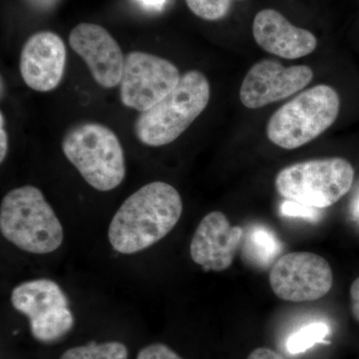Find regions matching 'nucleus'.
I'll return each instance as SVG.
<instances>
[{"mask_svg": "<svg viewBox=\"0 0 359 359\" xmlns=\"http://www.w3.org/2000/svg\"><path fill=\"white\" fill-rule=\"evenodd\" d=\"M182 212L183 201L178 191L165 182H152L129 196L115 212L108 240L120 254H137L166 237Z\"/></svg>", "mask_w": 359, "mask_h": 359, "instance_id": "f257e3e1", "label": "nucleus"}, {"mask_svg": "<svg viewBox=\"0 0 359 359\" xmlns=\"http://www.w3.org/2000/svg\"><path fill=\"white\" fill-rule=\"evenodd\" d=\"M0 231L18 249L35 255L55 252L62 245V224L43 194L34 186L9 191L0 205Z\"/></svg>", "mask_w": 359, "mask_h": 359, "instance_id": "f03ea898", "label": "nucleus"}, {"mask_svg": "<svg viewBox=\"0 0 359 359\" xmlns=\"http://www.w3.org/2000/svg\"><path fill=\"white\" fill-rule=\"evenodd\" d=\"M210 98L208 78L200 71H188L173 91L140 113L134 124L137 139L150 147L173 143L204 112Z\"/></svg>", "mask_w": 359, "mask_h": 359, "instance_id": "7ed1b4c3", "label": "nucleus"}, {"mask_svg": "<svg viewBox=\"0 0 359 359\" xmlns=\"http://www.w3.org/2000/svg\"><path fill=\"white\" fill-rule=\"evenodd\" d=\"M63 153L82 178L101 192L114 190L126 176L121 142L105 125L83 122L66 132Z\"/></svg>", "mask_w": 359, "mask_h": 359, "instance_id": "20e7f679", "label": "nucleus"}, {"mask_svg": "<svg viewBox=\"0 0 359 359\" xmlns=\"http://www.w3.org/2000/svg\"><path fill=\"white\" fill-rule=\"evenodd\" d=\"M340 98L334 87L320 84L283 104L271 115L266 136L285 150H294L325 133L337 119Z\"/></svg>", "mask_w": 359, "mask_h": 359, "instance_id": "39448f33", "label": "nucleus"}, {"mask_svg": "<svg viewBox=\"0 0 359 359\" xmlns=\"http://www.w3.org/2000/svg\"><path fill=\"white\" fill-rule=\"evenodd\" d=\"M354 181L353 165L344 158H325L295 163L283 168L275 185L283 198L323 209L339 202L351 191Z\"/></svg>", "mask_w": 359, "mask_h": 359, "instance_id": "423d86ee", "label": "nucleus"}, {"mask_svg": "<svg viewBox=\"0 0 359 359\" xmlns=\"http://www.w3.org/2000/svg\"><path fill=\"white\" fill-rule=\"evenodd\" d=\"M11 302L18 313L27 316L33 337L39 341H55L74 325L67 297L48 278L20 283L11 292Z\"/></svg>", "mask_w": 359, "mask_h": 359, "instance_id": "0eeeda50", "label": "nucleus"}, {"mask_svg": "<svg viewBox=\"0 0 359 359\" xmlns=\"http://www.w3.org/2000/svg\"><path fill=\"white\" fill-rule=\"evenodd\" d=\"M180 79V71L171 61L147 52H130L125 57L120 98L123 105L142 113L173 91Z\"/></svg>", "mask_w": 359, "mask_h": 359, "instance_id": "6e6552de", "label": "nucleus"}, {"mask_svg": "<svg viewBox=\"0 0 359 359\" xmlns=\"http://www.w3.org/2000/svg\"><path fill=\"white\" fill-rule=\"evenodd\" d=\"M269 285L283 301L314 302L330 292L334 273L327 259L320 255L289 252L278 257L271 266Z\"/></svg>", "mask_w": 359, "mask_h": 359, "instance_id": "1a4fd4ad", "label": "nucleus"}, {"mask_svg": "<svg viewBox=\"0 0 359 359\" xmlns=\"http://www.w3.org/2000/svg\"><path fill=\"white\" fill-rule=\"evenodd\" d=\"M313 78L309 66L285 67L278 61L263 59L250 67L243 80L241 102L249 109H259L299 93Z\"/></svg>", "mask_w": 359, "mask_h": 359, "instance_id": "9d476101", "label": "nucleus"}, {"mask_svg": "<svg viewBox=\"0 0 359 359\" xmlns=\"http://www.w3.org/2000/svg\"><path fill=\"white\" fill-rule=\"evenodd\" d=\"M69 44L88 66L97 83L107 89L120 85L125 57L108 30L95 23H80L71 30Z\"/></svg>", "mask_w": 359, "mask_h": 359, "instance_id": "9b49d317", "label": "nucleus"}, {"mask_svg": "<svg viewBox=\"0 0 359 359\" xmlns=\"http://www.w3.org/2000/svg\"><path fill=\"white\" fill-rule=\"evenodd\" d=\"M244 235V229L231 226L224 212H209L196 229L190 256L205 271H226L233 264Z\"/></svg>", "mask_w": 359, "mask_h": 359, "instance_id": "f8f14e48", "label": "nucleus"}, {"mask_svg": "<svg viewBox=\"0 0 359 359\" xmlns=\"http://www.w3.org/2000/svg\"><path fill=\"white\" fill-rule=\"evenodd\" d=\"M66 60V45L58 34L52 32L35 33L26 40L21 50V77L35 91H52L62 81Z\"/></svg>", "mask_w": 359, "mask_h": 359, "instance_id": "ddd939ff", "label": "nucleus"}, {"mask_svg": "<svg viewBox=\"0 0 359 359\" xmlns=\"http://www.w3.org/2000/svg\"><path fill=\"white\" fill-rule=\"evenodd\" d=\"M252 35L264 51L290 60L308 56L318 47L313 33L292 25L276 9H263L256 14Z\"/></svg>", "mask_w": 359, "mask_h": 359, "instance_id": "4468645a", "label": "nucleus"}, {"mask_svg": "<svg viewBox=\"0 0 359 359\" xmlns=\"http://www.w3.org/2000/svg\"><path fill=\"white\" fill-rule=\"evenodd\" d=\"M60 359H128V349L119 341L103 344L93 341L86 346L68 349Z\"/></svg>", "mask_w": 359, "mask_h": 359, "instance_id": "2eb2a0df", "label": "nucleus"}, {"mask_svg": "<svg viewBox=\"0 0 359 359\" xmlns=\"http://www.w3.org/2000/svg\"><path fill=\"white\" fill-rule=\"evenodd\" d=\"M330 328L323 323H313L290 335L287 341V349L290 354L304 353L318 344H328L327 337Z\"/></svg>", "mask_w": 359, "mask_h": 359, "instance_id": "dca6fc26", "label": "nucleus"}, {"mask_svg": "<svg viewBox=\"0 0 359 359\" xmlns=\"http://www.w3.org/2000/svg\"><path fill=\"white\" fill-rule=\"evenodd\" d=\"M248 250L259 263L268 264L280 250V243L271 231L263 228L254 229L249 235Z\"/></svg>", "mask_w": 359, "mask_h": 359, "instance_id": "f3484780", "label": "nucleus"}, {"mask_svg": "<svg viewBox=\"0 0 359 359\" xmlns=\"http://www.w3.org/2000/svg\"><path fill=\"white\" fill-rule=\"evenodd\" d=\"M196 16L208 21L223 20L230 13L233 0H185Z\"/></svg>", "mask_w": 359, "mask_h": 359, "instance_id": "a211bd4d", "label": "nucleus"}, {"mask_svg": "<svg viewBox=\"0 0 359 359\" xmlns=\"http://www.w3.org/2000/svg\"><path fill=\"white\" fill-rule=\"evenodd\" d=\"M136 359H184L166 344H152L143 347Z\"/></svg>", "mask_w": 359, "mask_h": 359, "instance_id": "6ab92c4d", "label": "nucleus"}, {"mask_svg": "<svg viewBox=\"0 0 359 359\" xmlns=\"http://www.w3.org/2000/svg\"><path fill=\"white\" fill-rule=\"evenodd\" d=\"M283 212L287 216L302 217V218L311 219L316 217V212L313 208L306 207V205L297 204L294 202L285 203L283 205Z\"/></svg>", "mask_w": 359, "mask_h": 359, "instance_id": "aec40b11", "label": "nucleus"}, {"mask_svg": "<svg viewBox=\"0 0 359 359\" xmlns=\"http://www.w3.org/2000/svg\"><path fill=\"white\" fill-rule=\"evenodd\" d=\"M247 359H287L282 354L276 353L271 348H266V347H259V348L255 349L250 355L248 356Z\"/></svg>", "mask_w": 359, "mask_h": 359, "instance_id": "412c9836", "label": "nucleus"}, {"mask_svg": "<svg viewBox=\"0 0 359 359\" xmlns=\"http://www.w3.org/2000/svg\"><path fill=\"white\" fill-rule=\"evenodd\" d=\"M8 152V136L4 128V113H0V162L4 163Z\"/></svg>", "mask_w": 359, "mask_h": 359, "instance_id": "4be33fe9", "label": "nucleus"}, {"mask_svg": "<svg viewBox=\"0 0 359 359\" xmlns=\"http://www.w3.org/2000/svg\"><path fill=\"white\" fill-rule=\"evenodd\" d=\"M349 294H351V313L355 320L359 323V278H356L351 285Z\"/></svg>", "mask_w": 359, "mask_h": 359, "instance_id": "5701e85b", "label": "nucleus"}, {"mask_svg": "<svg viewBox=\"0 0 359 359\" xmlns=\"http://www.w3.org/2000/svg\"><path fill=\"white\" fill-rule=\"evenodd\" d=\"M354 216L356 217V218L359 219V200L358 201V203H356L355 205H354Z\"/></svg>", "mask_w": 359, "mask_h": 359, "instance_id": "b1692460", "label": "nucleus"}]
</instances>
